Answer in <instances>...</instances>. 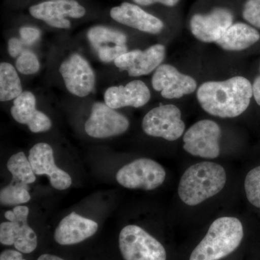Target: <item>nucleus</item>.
Wrapping results in <instances>:
<instances>
[{"mask_svg":"<svg viewBox=\"0 0 260 260\" xmlns=\"http://www.w3.org/2000/svg\"><path fill=\"white\" fill-rule=\"evenodd\" d=\"M165 169L161 165L149 158H139L119 169L116 176L120 185L128 189L153 190L166 179Z\"/></svg>","mask_w":260,"mask_h":260,"instance_id":"nucleus-7","label":"nucleus"},{"mask_svg":"<svg viewBox=\"0 0 260 260\" xmlns=\"http://www.w3.org/2000/svg\"><path fill=\"white\" fill-rule=\"evenodd\" d=\"M89 42L95 49H99L103 44L112 43L114 45H126V37L122 32L107 27L98 25L89 30Z\"/></svg>","mask_w":260,"mask_h":260,"instance_id":"nucleus-23","label":"nucleus"},{"mask_svg":"<svg viewBox=\"0 0 260 260\" xmlns=\"http://www.w3.org/2000/svg\"><path fill=\"white\" fill-rule=\"evenodd\" d=\"M20 36L22 42L26 45H32L41 37V31L34 27H23L20 29Z\"/></svg>","mask_w":260,"mask_h":260,"instance_id":"nucleus-29","label":"nucleus"},{"mask_svg":"<svg viewBox=\"0 0 260 260\" xmlns=\"http://www.w3.org/2000/svg\"><path fill=\"white\" fill-rule=\"evenodd\" d=\"M59 72L70 93L79 97L91 93L95 85V74L83 56L78 54L70 56L61 63Z\"/></svg>","mask_w":260,"mask_h":260,"instance_id":"nucleus-12","label":"nucleus"},{"mask_svg":"<svg viewBox=\"0 0 260 260\" xmlns=\"http://www.w3.org/2000/svg\"><path fill=\"white\" fill-rule=\"evenodd\" d=\"M260 34L254 27L244 23H233L215 43L227 51H241L259 42Z\"/></svg>","mask_w":260,"mask_h":260,"instance_id":"nucleus-20","label":"nucleus"},{"mask_svg":"<svg viewBox=\"0 0 260 260\" xmlns=\"http://www.w3.org/2000/svg\"><path fill=\"white\" fill-rule=\"evenodd\" d=\"M7 167L13 174V180L12 182L28 185L37 179L31 164L23 152H19L10 157Z\"/></svg>","mask_w":260,"mask_h":260,"instance_id":"nucleus-22","label":"nucleus"},{"mask_svg":"<svg viewBox=\"0 0 260 260\" xmlns=\"http://www.w3.org/2000/svg\"><path fill=\"white\" fill-rule=\"evenodd\" d=\"M30 15L44 20L51 26L69 28L71 24L66 17L80 18L85 14V9L75 0H53L30 7Z\"/></svg>","mask_w":260,"mask_h":260,"instance_id":"nucleus-13","label":"nucleus"},{"mask_svg":"<svg viewBox=\"0 0 260 260\" xmlns=\"http://www.w3.org/2000/svg\"><path fill=\"white\" fill-rule=\"evenodd\" d=\"M37 260H64L59 256L52 255V254H44L39 256Z\"/></svg>","mask_w":260,"mask_h":260,"instance_id":"nucleus-34","label":"nucleus"},{"mask_svg":"<svg viewBox=\"0 0 260 260\" xmlns=\"http://www.w3.org/2000/svg\"><path fill=\"white\" fill-rule=\"evenodd\" d=\"M98 54L103 62L115 61L118 57L127 52L126 45H114V47H102L97 49Z\"/></svg>","mask_w":260,"mask_h":260,"instance_id":"nucleus-28","label":"nucleus"},{"mask_svg":"<svg viewBox=\"0 0 260 260\" xmlns=\"http://www.w3.org/2000/svg\"><path fill=\"white\" fill-rule=\"evenodd\" d=\"M166 57V48L155 44L145 50H133L118 57L114 64L121 70H126L131 77L151 73L161 64Z\"/></svg>","mask_w":260,"mask_h":260,"instance_id":"nucleus-15","label":"nucleus"},{"mask_svg":"<svg viewBox=\"0 0 260 260\" xmlns=\"http://www.w3.org/2000/svg\"><path fill=\"white\" fill-rule=\"evenodd\" d=\"M23 42L17 38H12L8 42V52L13 57H18L23 52Z\"/></svg>","mask_w":260,"mask_h":260,"instance_id":"nucleus-30","label":"nucleus"},{"mask_svg":"<svg viewBox=\"0 0 260 260\" xmlns=\"http://www.w3.org/2000/svg\"><path fill=\"white\" fill-rule=\"evenodd\" d=\"M129 126V121L125 116L104 103L97 102L92 107L85 130L89 136L102 139L123 134Z\"/></svg>","mask_w":260,"mask_h":260,"instance_id":"nucleus-10","label":"nucleus"},{"mask_svg":"<svg viewBox=\"0 0 260 260\" xmlns=\"http://www.w3.org/2000/svg\"><path fill=\"white\" fill-rule=\"evenodd\" d=\"M151 94L142 80L129 82L126 85L108 88L104 95L105 104L113 109L131 107L140 108L148 104Z\"/></svg>","mask_w":260,"mask_h":260,"instance_id":"nucleus-17","label":"nucleus"},{"mask_svg":"<svg viewBox=\"0 0 260 260\" xmlns=\"http://www.w3.org/2000/svg\"><path fill=\"white\" fill-rule=\"evenodd\" d=\"M16 68L22 74L32 75L39 71L40 64L34 53L25 51L17 59Z\"/></svg>","mask_w":260,"mask_h":260,"instance_id":"nucleus-26","label":"nucleus"},{"mask_svg":"<svg viewBox=\"0 0 260 260\" xmlns=\"http://www.w3.org/2000/svg\"><path fill=\"white\" fill-rule=\"evenodd\" d=\"M196 92L202 109L223 119L240 116L248 109L253 97L251 82L239 75L221 81L205 82Z\"/></svg>","mask_w":260,"mask_h":260,"instance_id":"nucleus-1","label":"nucleus"},{"mask_svg":"<svg viewBox=\"0 0 260 260\" xmlns=\"http://www.w3.org/2000/svg\"><path fill=\"white\" fill-rule=\"evenodd\" d=\"M29 210L26 206H16L13 210L5 212L8 220L0 225V242L4 245L15 246L24 254H30L37 249V236L29 226Z\"/></svg>","mask_w":260,"mask_h":260,"instance_id":"nucleus-5","label":"nucleus"},{"mask_svg":"<svg viewBox=\"0 0 260 260\" xmlns=\"http://www.w3.org/2000/svg\"><path fill=\"white\" fill-rule=\"evenodd\" d=\"M244 237L242 223L237 218L223 217L210 225L208 234L191 252L189 260H220L232 254Z\"/></svg>","mask_w":260,"mask_h":260,"instance_id":"nucleus-3","label":"nucleus"},{"mask_svg":"<svg viewBox=\"0 0 260 260\" xmlns=\"http://www.w3.org/2000/svg\"><path fill=\"white\" fill-rule=\"evenodd\" d=\"M110 14L111 17L118 23L142 32L158 34L164 28L162 20L147 13L136 5L122 3L120 6L113 8Z\"/></svg>","mask_w":260,"mask_h":260,"instance_id":"nucleus-18","label":"nucleus"},{"mask_svg":"<svg viewBox=\"0 0 260 260\" xmlns=\"http://www.w3.org/2000/svg\"><path fill=\"white\" fill-rule=\"evenodd\" d=\"M226 179L222 166L213 162H198L183 174L178 194L183 203L195 206L218 194L225 186Z\"/></svg>","mask_w":260,"mask_h":260,"instance_id":"nucleus-2","label":"nucleus"},{"mask_svg":"<svg viewBox=\"0 0 260 260\" xmlns=\"http://www.w3.org/2000/svg\"><path fill=\"white\" fill-rule=\"evenodd\" d=\"M234 23V15L227 8H216L205 14H195L189 20L193 37L203 43H216Z\"/></svg>","mask_w":260,"mask_h":260,"instance_id":"nucleus-11","label":"nucleus"},{"mask_svg":"<svg viewBox=\"0 0 260 260\" xmlns=\"http://www.w3.org/2000/svg\"><path fill=\"white\" fill-rule=\"evenodd\" d=\"M0 260H25L23 258L20 251L11 250H5L0 254Z\"/></svg>","mask_w":260,"mask_h":260,"instance_id":"nucleus-32","label":"nucleus"},{"mask_svg":"<svg viewBox=\"0 0 260 260\" xmlns=\"http://www.w3.org/2000/svg\"><path fill=\"white\" fill-rule=\"evenodd\" d=\"M37 100L31 92H23L15 99L11 114L18 123L27 124L34 133H44L51 129V121L44 113L37 110Z\"/></svg>","mask_w":260,"mask_h":260,"instance_id":"nucleus-16","label":"nucleus"},{"mask_svg":"<svg viewBox=\"0 0 260 260\" xmlns=\"http://www.w3.org/2000/svg\"><path fill=\"white\" fill-rule=\"evenodd\" d=\"M28 185L12 182L0 191V203L4 206H14L30 201Z\"/></svg>","mask_w":260,"mask_h":260,"instance_id":"nucleus-24","label":"nucleus"},{"mask_svg":"<svg viewBox=\"0 0 260 260\" xmlns=\"http://www.w3.org/2000/svg\"><path fill=\"white\" fill-rule=\"evenodd\" d=\"M244 189L249 203L260 208V166L248 173L244 181Z\"/></svg>","mask_w":260,"mask_h":260,"instance_id":"nucleus-25","label":"nucleus"},{"mask_svg":"<svg viewBox=\"0 0 260 260\" xmlns=\"http://www.w3.org/2000/svg\"><path fill=\"white\" fill-rule=\"evenodd\" d=\"M152 86L167 99H179L198 90L194 78L181 73L172 64H162L154 72Z\"/></svg>","mask_w":260,"mask_h":260,"instance_id":"nucleus-9","label":"nucleus"},{"mask_svg":"<svg viewBox=\"0 0 260 260\" xmlns=\"http://www.w3.org/2000/svg\"><path fill=\"white\" fill-rule=\"evenodd\" d=\"M252 91L254 100L260 106V75L256 77L252 84Z\"/></svg>","mask_w":260,"mask_h":260,"instance_id":"nucleus-33","label":"nucleus"},{"mask_svg":"<svg viewBox=\"0 0 260 260\" xmlns=\"http://www.w3.org/2000/svg\"><path fill=\"white\" fill-rule=\"evenodd\" d=\"M28 160L34 174L47 175L54 189L64 190L72 185V178L69 174L56 167L54 151L50 145L40 143L34 145L29 152Z\"/></svg>","mask_w":260,"mask_h":260,"instance_id":"nucleus-14","label":"nucleus"},{"mask_svg":"<svg viewBox=\"0 0 260 260\" xmlns=\"http://www.w3.org/2000/svg\"><path fill=\"white\" fill-rule=\"evenodd\" d=\"M180 0H133L136 4L143 5V6H148L155 4V3H160L167 7H174L177 5Z\"/></svg>","mask_w":260,"mask_h":260,"instance_id":"nucleus-31","label":"nucleus"},{"mask_svg":"<svg viewBox=\"0 0 260 260\" xmlns=\"http://www.w3.org/2000/svg\"><path fill=\"white\" fill-rule=\"evenodd\" d=\"M242 15L246 22L260 29V0H247L243 8Z\"/></svg>","mask_w":260,"mask_h":260,"instance_id":"nucleus-27","label":"nucleus"},{"mask_svg":"<svg viewBox=\"0 0 260 260\" xmlns=\"http://www.w3.org/2000/svg\"><path fill=\"white\" fill-rule=\"evenodd\" d=\"M221 129L215 121L203 119L194 123L183 137L184 150L200 158H218L220 153Z\"/></svg>","mask_w":260,"mask_h":260,"instance_id":"nucleus-6","label":"nucleus"},{"mask_svg":"<svg viewBox=\"0 0 260 260\" xmlns=\"http://www.w3.org/2000/svg\"><path fill=\"white\" fill-rule=\"evenodd\" d=\"M99 225L73 212L61 220L54 232V239L61 245H73L86 240L96 233Z\"/></svg>","mask_w":260,"mask_h":260,"instance_id":"nucleus-19","label":"nucleus"},{"mask_svg":"<svg viewBox=\"0 0 260 260\" xmlns=\"http://www.w3.org/2000/svg\"><path fill=\"white\" fill-rule=\"evenodd\" d=\"M119 245L124 260H167L164 246L138 225L123 228Z\"/></svg>","mask_w":260,"mask_h":260,"instance_id":"nucleus-4","label":"nucleus"},{"mask_svg":"<svg viewBox=\"0 0 260 260\" xmlns=\"http://www.w3.org/2000/svg\"><path fill=\"white\" fill-rule=\"evenodd\" d=\"M23 93L21 82L14 67L9 63L0 64V101L8 102Z\"/></svg>","mask_w":260,"mask_h":260,"instance_id":"nucleus-21","label":"nucleus"},{"mask_svg":"<svg viewBox=\"0 0 260 260\" xmlns=\"http://www.w3.org/2000/svg\"><path fill=\"white\" fill-rule=\"evenodd\" d=\"M142 127L145 134L175 141L185 131L180 109L172 104L159 106L148 112L143 118Z\"/></svg>","mask_w":260,"mask_h":260,"instance_id":"nucleus-8","label":"nucleus"}]
</instances>
